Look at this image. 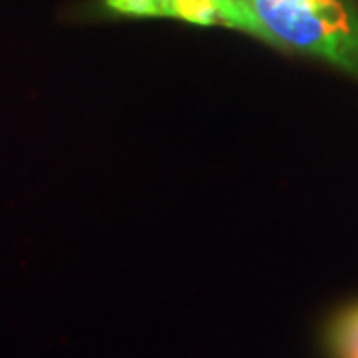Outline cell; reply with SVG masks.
<instances>
[{
	"instance_id": "obj_1",
	"label": "cell",
	"mask_w": 358,
	"mask_h": 358,
	"mask_svg": "<svg viewBox=\"0 0 358 358\" xmlns=\"http://www.w3.org/2000/svg\"><path fill=\"white\" fill-rule=\"evenodd\" d=\"M267 40L358 72V16L343 0H245Z\"/></svg>"
},
{
	"instance_id": "obj_2",
	"label": "cell",
	"mask_w": 358,
	"mask_h": 358,
	"mask_svg": "<svg viewBox=\"0 0 358 358\" xmlns=\"http://www.w3.org/2000/svg\"><path fill=\"white\" fill-rule=\"evenodd\" d=\"M333 348L338 358H358V307L348 308L336 319Z\"/></svg>"
},
{
	"instance_id": "obj_3",
	"label": "cell",
	"mask_w": 358,
	"mask_h": 358,
	"mask_svg": "<svg viewBox=\"0 0 358 358\" xmlns=\"http://www.w3.org/2000/svg\"><path fill=\"white\" fill-rule=\"evenodd\" d=\"M213 2L217 4L219 8H221V13H223L225 26L239 28V30H245L249 34H255L259 38H267L263 26L257 20V16L249 8V4L245 0H213Z\"/></svg>"
}]
</instances>
